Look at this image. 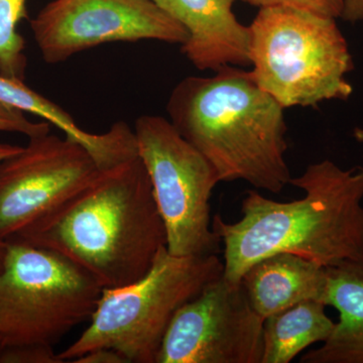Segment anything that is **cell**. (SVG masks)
<instances>
[{
  "label": "cell",
  "instance_id": "9a60e30c",
  "mask_svg": "<svg viewBox=\"0 0 363 363\" xmlns=\"http://www.w3.org/2000/svg\"><path fill=\"white\" fill-rule=\"evenodd\" d=\"M325 308L320 301L307 300L266 318L262 363H290L313 344L324 343L336 326Z\"/></svg>",
  "mask_w": 363,
  "mask_h": 363
},
{
  "label": "cell",
  "instance_id": "ba28073f",
  "mask_svg": "<svg viewBox=\"0 0 363 363\" xmlns=\"http://www.w3.org/2000/svg\"><path fill=\"white\" fill-rule=\"evenodd\" d=\"M45 62L58 64L111 43L183 45L188 33L154 0H52L30 21Z\"/></svg>",
  "mask_w": 363,
  "mask_h": 363
},
{
  "label": "cell",
  "instance_id": "ffe728a7",
  "mask_svg": "<svg viewBox=\"0 0 363 363\" xmlns=\"http://www.w3.org/2000/svg\"><path fill=\"white\" fill-rule=\"evenodd\" d=\"M75 363H128L118 351L111 348H97L74 360Z\"/></svg>",
  "mask_w": 363,
  "mask_h": 363
},
{
  "label": "cell",
  "instance_id": "44dd1931",
  "mask_svg": "<svg viewBox=\"0 0 363 363\" xmlns=\"http://www.w3.org/2000/svg\"><path fill=\"white\" fill-rule=\"evenodd\" d=\"M341 18L350 23L363 21V0H343Z\"/></svg>",
  "mask_w": 363,
  "mask_h": 363
},
{
  "label": "cell",
  "instance_id": "8fae6325",
  "mask_svg": "<svg viewBox=\"0 0 363 363\" xmlns=\"http://www.w3.org/2000/svg\"><path fill=\"white\" fill-rule=\"evenodd\" d=\"M188 33L181 52L200 71L250 65V26L241 25L235 0H154Z\"/></svg>",
  "mask_w": 363,
  "mask_h": 363
},
{
  "label": "cell",
  "instance_id": "7402d4cb",
  "mask_svg": "<svg viewBox=\"0 0 363 363\" xmlns=\"http://www.w3.org/2000/svg\"><path fill=\"white\" fill-rule=\"evenodd\" d=\"M23 147L20 145H9V143H0V162L7 159V157L13 156V155L18 154Z\"/></svg>",
  "mask_w": 363,
  "mask_h": 363
},
{
  "label": "cell",
  "instance_id": "d6986e66",
  "mask_svg": "<svg viewBox=\"0 0 363 363\" xmlns=\"http://www.w3.org/2000/svg\"><path fill=\"white\" fill-rule=\"evenodd\" d=\"M250 6L262 7L286 6L302 9L329 18H341L343 0H242Z\"/></svg>",
  "mask_w": 363,
  "mask_h": 363
},
{
  "label": "cell",
  "instance_id": "7a4b0ae2",
  "mask_svg": "<svg viewBox=\"0 0 363 363\" xmlns=\"http://www.w3.org/2000/svg\"><path fill=\"white\" fill-rule=\"evenodd\" d=\"M290 185L304 197L278 202L250 190L240 220L228 223L215 215L212 229L224 245L227 281L240 284L252 264L279 252L325 267L363 255V167L343 169L324 160L309 164Z\"/></svg>",
  "mask_w": 363,
  "mask_h": 363
},
{
  "label": "cell",
  "instance_id": "5b68a950",
  "mask_svg": "<svg viewBox=\"0 0 363 363\" xmlns=\"http://www.w3.org/2000/svg\"><path fill=\"white\" fill-rule=\"evenodd\" d=\"M223 271L217 255L176 257L162 247L143 278L104 290L89 326L58 353L60 359L73 362L91 350L111 348L128 363H157L176 313Z\"/></svg>",
  "mask_w": 363,
  "mask_h": 363
},
{
  "label": "cell",
  "instance_id": "52a82bcc",
  "mask_svg": "<svg viewBox=\"0 0 363 363\" xmlns=\"http://www.w3.org/2000/svg\"><path fill=\"white\" fill-rule=\"evenodd\" d=\"M133 130L168 252L176 257L217 255L221 241L212 229L210 199L220 180L213 166L164 117L140 116Z\"/></svg>",
  "mask_w": 363,
  "mask_h": 363
},
{
  "label": "cell",
  "instance_id": "6da1fadb",
  "mask_svg": "<svg viewBox=\"0 0 363 363\" xmlns=\"http://www.w3.org/2000/svg\"><path fill=\"white\" fill-rule=\"evenodd\" d=\"M9 241L58 253L104 290H113L150 271L167 247V233L138 155L101 169L82 190Z\"/></svg>",
  "mask_w": 363,
  "mask_h": 363
},
{
  "label": "cell",
  "instance_id": "e0dca14e",
  "mask_svg": "<svg viewBox=\"0 0 363 363\" xmlns=\"http://www.w3.org/2000/svg\"><path fill=\"white\" fill-rule=\"evenodd\" d=\"M0 363H63L54 347L40 344L6 346L0 348Z\"/></svg>",
  "mask_w": 363,
  "mask_h": 363
},
{
  "label": "cell",
  "instance_id": "8992f818",
  "mask_svg": "<svg viewBox=\"0 0 363 363\" xmlns=\"http://www.w3.org/2000/svg\"><path fill=\"white\" fill-rule=\"evenodd\" d=\"M7 242L0 271V348L54 347L92 318L104 289L58 253L21 241Z\"/></svg>",
  "mask_w": 363,
  "mask_h": 363
},
{
  "label": "cell",
  "instance_id": "30bf717a",
  "mask_svg": "<svg viewBox=\"0 0 363 363\" xmlns=\"http://www.w3.org/2000/svg\"><path fill=\"white\" fill-rule=\"evenodd\" d=\"M262 331L242 286L222 276L176 313L157 363H262Z\"/></svg>",
  "mask_w": 363,
  "mask_h": 363
},
{
  "label": "cell",
  "instance_id": "7c38bea8",
  "mask_svg": "<svg viewBox=\"0 0 363 363\" xmlns=\"http://www.w3.org/2000/svg\"><path fill=\"white\" fill-rule=\"evenodd\" d=\"M240 285L262 319L307 300L324 303L326 267L290 252L269 255L252 264Z\"/></svg>",
  "mask_w": 363,
  "mask_h": 363
},
{
  "label": "cell",
  "instance_id": "9c48e42d",
  "mask_svg": "<svg viewBox=\"0 0 363 363\" xmlns=\"http://www.w3.org/2000/svg\"><path fill=\"white\" fill-rule=\"evenodd\" d=\"M100 172L90 152L67 136L30 138L20 152L0 162V238L13 240Z\"/></svg>",
  "mask_w": 363,
  "mask_h": 363
},
{
  "label": "cell",
  "instance_id": "cb8c5ba5",
  "mask_svg": "<svg viewBox=\"0 0 363 363\" xmlns=\"http://www.w3.org/2000/svg\"><path fill=\"white\" fill-rule=\"evenodd\" d=\"M353 136L358 143H363V128H357L353 130Z\"/></svg>",
  "mask_w": 363,
  "mask_h": 363
},
{
  "label": "cell",
  "instance_id": "4fadbf2b",
  "mask_svg": "<svg viewBox=\"0 0 363 363\" xmlns=\"http://www.w3.org/2000/svg\"><path fill=\"white\" fill-rule=\"evenodd\" d=\"M324 304L339 312L333 333L302 363H363V255L326 267Z\"/></svg>",
  "mask_w": 363,
  "mask_h": 363
},
{
  "label": "cell",
  "instance_id": "2e32d148",
  "mask_svg": "<svg viewBox=\"0 0 363 363\" xmlns=\"http://www.w3.org/2000/svg\"><path fill=\"white\" fill-rule=\"evenodd\" d=\"M26 4V0H0V74L21 81L25 80L28 60L18 26L28 18Z\"/></svg>",
  "mask_w": 363,
  "mask_h": 363
},
{
  "label": "cell",
  "instance_id": "603a6c76",
  "mask_svg": "<svg viewBox=\"0 0 363 363\" xmlns=\"http://www.w3.org/2000/svg\"><path fill=\"white\" fill-rule=\"evenodd\" d=\"M7 247H9V242L0 238V271L4 267V260H6Z\"/></svg>",
  "mask_w": 363,
  "mask_h": 363
},
{
  "label": "cell",
  "instance_id": "3957f363",
  "mask_svg": "<svg viewBox=\"0 0 363 363\" xmlns=\"http://www.w3.org/2000/svg\"><path fill=\"white\" fill-rule=\"evenodd\" d=\"M284 109L238 66L183 79L167 104L174 128L206 157L220 182H247L272 194L292 179Z\"/></svg>",
  "mask_w": 363,
  "mask_h": 363
},
{
  "label": "cell",
  "instance_id": "277c9868",
  "mask_svg": "<svg viewBox=\"0 0 363 363\" xmlns=\"http://www.w3.org/2000/svg\"><path fill=\"white\" fill-rule=\"evenodd\" d=\"M250 75L284 108L347 100L353 69L336 18L286 6L262 7L250 26Z\"/></svg>",
  "mask_w": 363,
  "mask_h": 363
},
{
  "label": "cell",
  "instance_id": "5bb4252c",
  "mask_svg": "<svg viewBox=\"0 0 363 363\" xmlns=\"http://www.w3.org/2000/svg\"><path fill=\"white\" fill-rule=\"evenodd\" d=\"M0 104L40 117L57 126L67 138L80 143L90 152L99 168L111 166L123 157L128 147V133L114 123L104 133H91L79 128L63 108L35 92L23 81L0 74Z\"/></svg>",
  "mask_w": 363,
  "mask_h": 363
},
{
  "label": "cell",
  "instance_id": "ac0fdd59",
  "mask_svg": "<svg viewBox=\"0 0 363 363\" xmlns=\"http://www.w3.org/2000/svg\"><path fill=\"white\" fill-rule=\"evenodd\" d=\"M0 133H16L28 138L51 133V123H33L25 112L0 104Z\"/></svg>",
  "mask_w": 363,
  "mask_h": 363
}]
</instances>
